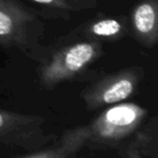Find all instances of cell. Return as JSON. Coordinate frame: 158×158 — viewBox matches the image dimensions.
Here are the masks:
<instances>
[{"label":"cell","instance_id":"cell-2","mask_svg":"<svg viewBox=\"0 0 158 158\" xmlns=\"http://www.w3.org/2000/svg\"><path fill=\"white\" fill-rule=\"evenodd\" d=\"M103 54L101 42L97 40L75 42L57 51L40 69V83L46 89L83 75Z\"/></svg>","mask_w":158,"mask_h":158},{"label":"cell","instance_id":"cell-5","mask_svg":"<svg viewBox=\"0 0 158 158\" xmlns=\"http://www.w3.org/2000/svg\"><path fill=\"white\" fill-rule=\"evenodd\" d=\"M35 16L15 0H0V45H21Z\"/></svg>","mask_w":158,"mask_h":158},{"label":"cell","instance_id":"cell-11","mask_svg":"<svg viewBox=\"0 0 158 158\" xmlns=\"http://www.w3.org/2000/svg\"><path fill=\"white\" fill-rule=\"evenodd\" d=\"M67 158H83V157H79V155L77 154H74V155H71V156L67 157Z\"/></svg>","mask_w":158,"mask_h":158},{"label":"cell","instance_id":"cell-8","mask_svg":"<svg viewBox=\"0 0 158 158\" xmlns=\"http://www.w3.org/2000/svg\"><path fill=\"white\" fill-rule=\"evenodd\" d=\"M82 148L83 144L79 127H74L64 131L61 137L52 144L21 158H67L71 155L79 154Z\"/></svg>","mask_w":158,"mask_h":158},{"label":"cell","instance_id":"cell-3","mask_svg":"<svg viewBox=\"0 0 158 158\" xmlns=\"http://www.w3.org/2000/svg\"><path fill=\"white\" fill-rule=\"evenodd\" d=\"M144 79L140 66L124 68L108 73L88 84L81 93V99L88 111H100L126 102L139 89Z\"/></svg>","mask_w":158,"mask_h":158},{"label":"cell","instance_id":"cell-4","mask_svg":"<svg viewBox=\"0 0 158 158\" xmlns=\"http://www.w3.org/2000/svg\"><path fill=\"white\" fill-rule=\"evenodd\" d=\"M56 139V135L46 129L42 115L0 110V145L35 152Z\"/></svg>","mask_w":158,"mask_h":158},{"label":"cell","instance_id":"cell-7","mask_svg":"<svg viewBox=\"0 0 158 158\" xmlns=\"http://www.w3.org/2000/svg\"><path fill=\"white\" fill-rule=\"evenodd\" d=\"M83 31L97 41H118L128 35L129 25L125 16H100L90 21Z\"/></svg>","mask_w":158,"mask_h":158},{"label":"cell","instance_id":"cell-10","mask_svg":"<svg viewBox=\"0 0 158 158\" xmlns=\"http://www.w3.org/2000/svg\"><path fill=\"white\" fill-rule=\"evenodd\" d=\"M31 1L42 4V6H51V8H55L63 11L73 10V6L68 0H31Z\"/></svg>","mask_w":158,"mask_h":158},{"label":"cell","instance_id":"cell-1","mask_svg":"<svg viewBox=\"0 0 158 158\" xmlns=\"http://www.w3.org/2000/svg\"><path fill=\"white\" fill-rule=\"evenodd\" d=\"M148 118V111L133 102H122L100 110L88 124L77 126L83 148L116 151L123 155Z\"/></svg>","mask_w":158,"mask_h":158},{"label":"cell","instance_id":"cell-9","mask_svg":"<svg viewBox=\"0 0 158 158\" xmlns=\"http://www.w3.org/2000/svg\"><path fill=\"white\" fill-rule=\"evenodd\" d=\"M133 145L141 158H158V116L146 119Z\"/></svg>","mask_w":158,"mask_h":158},{"label":"cell","instance_id":"cell-6","mask_svg":"<svg viewBox=\"0 0 158 158\" xmlns=\"http://www.w3.org/2000/svg\"><path fill=\"white\" fill-rule=\"evenodd\" d=\"M129 31L144 48H152L158 43V0H140L132 8Z\"/></svg>","mask_w":158,"mask_h":158}]
</instances>
